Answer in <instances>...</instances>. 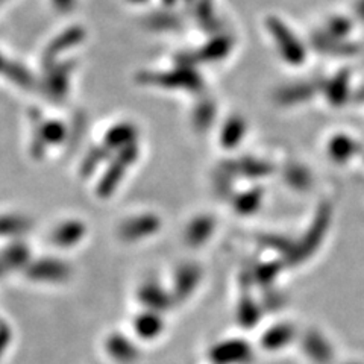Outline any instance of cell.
Instances as JSON below:
<instances>
[{
  "label": "cell",
  "instance_id": "obj_6",
  "mask_svg": "<svg viewBox=\"0 0 364 364\" xmlns=\"http://www.w3.org/2000/svg\"><path fill=\"white\" fill-rule=\"evenodd\" d=\"M313 93H314V87L311 84H296L281 90L279 100L286 102V104H294V102L309 99Z\"/></svg>",
  "mask_w": 364,
  "mask_h": 364
},
{
  "label": "cell",
  "instance_id": "obj_9",
  "mask_svg": "<svg viewBox=\"0 0 364 364\" xmlns=\"http://www.w3.org/2000/svg\"><path fill=\"white\" fill-rule=\"evenodd\" d=\"M350 31V23L345 17H333L328 21L326 31L325 33L329 37L337 38V40H343Z\"/></svg>",
  "mask_w": 364,
  "mask_h": 364
},
{
  "label": "cell",
  "instance_id": "obj_2",
  "mask_svg": "<svg viewBox=\"0 0 364 364\" xmlns=\"http://www.w3.org/2000/svg\"><path fill=\"white\" fill-rule=\"evenodd\" d=\"M144 81L167 88L199 90L202 87V77L196 70H193L188 65H181L170 72L144 75Z\"/></svg>",
  "mask_w": 364,
  "mask_h": 364
},
{
  "label": "cell",
  "instance_id": "obj_14",
  "mask_svg": "<svg viewBox=\"0 0 364 364\" xmlns=\"http://www.w3.org/2000/svg\"><path fill=\"white\" fill-rule=\"evenodd\" d=\"M135 2H144V0H135Z\"/></svg>",
  "mask_w": 364,
  "mask_h": 364
},
{
  "label": "cell",
  "instance_id": "obj_3",
  "mask_svg": "<svg viewBox=\"0 0 364 364\" xmlns=\"http://www.w3.org/2000/svg\"><path fill=\"white\" fill-rule=\"evenodd\" d=\"M232 49V38L230 36H219L210 40L207 44L202 46L198 58L205 63H213V61H220Z\"/></svg>",
  "mask_w": 364,
  "mask_h": 364
},
{
  "label": "cell",
  "instance_id": "obj_4",
  "mask_svg": "<svg viewBox=\"0 0 364 364\" xmlns=\"http://www.w3.org/2000/svg\"><path fill=\"white\" fill-rule=\"evenodd\" d=\"M68 275V269L65 264L58 261H41L31 270V277L44 281H60Z\"/></svg>",
  "mask_w": 364,
  "mask_h": 364
},
{
  "label": "cell",
  "instance_id": "obj_13",
  "mask_svg": "<svg viewBox=\"0 0 364 364\" xmlns=\"http://www.w3.org/2000/svg\"><path fill=\"white\" fill-rule=\"evenodd\" d=\"M163 2H164V5H167V6H172V5H175L176 0H163Z\"/></svg>",
  "mask_w": 364,
  "mask_h": 364
},
{
  "label": "cell",
  "instance_id": "obj_1",
  "mask_svg": "<svg viewBox=\"0 0 364 364\" xmlns=\"http://www.w3.org/2000/svg\"><path fill=\"white\" fill-rule=\"evenodd\" d=\"M266 23H267L266 26L270 31L273 41H275L282 58L293 65L304 63L305 60L304 46L298 40V37L294 36L293 31L289 29L286 23L277 17H269Z\"/></svg>",
  "mask_w": 364,
  "mask_h": 364
},
{
  "label": "cell",
  "instance_id": "obj_7",
  "mask_svg": "<svg viewBox=\"0 0 364 364\" xmlns=\"http://www.w3.org/2000/svg\"><path fill=\"white\" fill-rule=\"evenodd\" d=\"M348 73L341 72L340 75H337L331 82L328 84L326 91L328 96L331 99L334 104H341L346 99V91H348Z\"/></svg>",
  "mask_w": 364,
  "mask_h": 364
},
{
  "label": "cell",
  "instance_id": "obj_10",
  "mask_svg": "<svg viewBox=\"0 0 364 364\" xmlns=\"http://www.w3.org/2000/svg\"><path fill=\"white\" fill-rule=\"evenodd\" d=\"M243 129H245V124L242 120H238V119L230 120V123L226 124V128L223 131V134H225L223 140L226 143H235L242 136Z\"/></svg>",
  "mask_w": 364,
  "mask_h": 364
},
{
  "label": "cell",
  "instance_id": "obj_12",
  "mask_svg": "<svg viewBox=\"0 0 364 364\" xmlns=\"http://www.w3.org/2000/svg\"><path fill=\"white\" fill-rule=\"evenodd\" d=\"M357 14L364 20V0H358V4H357Z\"/></svg>",
  "mask_w": 364,
  "mask_h": 364
},
{
  "label": "cell",
  "instance_id": "obj_8",
  "mask_svg": "<svg viewBox=\"0 0 364 364\" xmlns=\"http://www.w3.org/2000/svg\"><path fill=\"white\" fill-rule=\"evenodd\" d=\"M81 235H82V226L81 225L68 223V225L60 228V230L53 234V242L58 246L73 245V242H76Z\"/></svg>",
  "mask_w": 364,
  "mask_h": 364
},
{
  "label": "cell",
  "instance_id": "obj_5",
  "mask_svg": "<svg viewBox=\"0 0 364 364\" xmlns=\"http://www.w3.org/2000/svg\"><path fill=\"white\" fill-rule=\"evenodd\" d=\"M314 46H317L318 50L328 52V53H334V55H349L354 53L355 48L348 43H343L341 40L333 38L326 36V33H317V36L313 38Z\"/></svg>",
  "mask_w": 364,
  "mask_h": 364
},
{
  "label": "cell",
  "instance_id": "obj_11",
  "mask_svg": "<svg viewBox=\"0 0 364 364\" xmlns=\"http://www.w3.org/2000/svg\"><path fill=\"white\" fill-rule=\"evenodd\" d=\"M151 25L155 29H173L179 25V18L173 14H158L151 18Z\"/></svg>",
  "mask_w": 364,
  "mask_h": 364
}]
</instances>
